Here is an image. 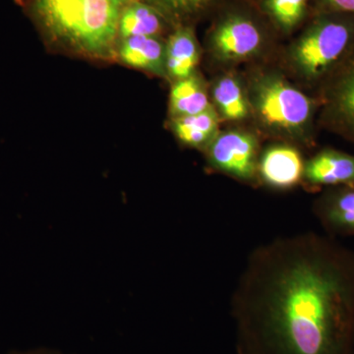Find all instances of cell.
I'll return each mask as SVG.
<instances>
[{
  "instance_id": "5",
  "label": "cell",
  "mask_w": 354,
  "mask_h": 354,
  "mask_svg": "<svg viewBox=\"0 0 354 354\" xmlns=\"http://www.w3.org/2000/svg\"><path fill=\"white\" fill-rule=\"evenodd\" d=\"M324 127L354 144V46L321 84Z\"/></svg>"
},
{
  "instance_id": "14",
  "label": "cell",
  "mask_w": 354,
  "mask_h": 354,
  "mask_svg": "<svg viewBox=\"0 0 354 354\" xmlns=\"http://www.w3.org/2000/svg\"><path fill=\"white\" fill-rule=\"evenodd\" d=\"M212 97L216 109L225 120H243L250 114L247 91L241 79L234 74L221 76L216 81Z\"/></svg>"
},
{
  "instance_id": "20",
  "label": "cell",
  "mask_w": 354,
  "mask_h": 354,
  "mask_svg": "<svg viewBox=\"0 0 354 354\" xmlns=\"http://www.w3.org/2000/svg\"><path fill=\"white\" fill-rule=\"evenodd\" d=\"M9 354H62L58 353V351H51V349L48 348H37V349H31V351H12Z\"/></svg>"
},
{
  "instance_id": "16",
  "label": "cell",
  "mask_w": 354,
  "mask_h": 354,
  "mask_svg": "<svg viewBox=\"0 0 354 354\" xmlns=\"http://www.w3.org/2000/svg\"><path fill=\"white\" fill-rule=\"evenodd\" d=\"M150 4L131 2L121 15L118 38L122 39L137 36H158L162 31V17Z\"/></svg>"
},
{
  "instance_id": "6",
  "label": "cell",
  "mask_w": 354,
  "mask_h": 354,
  "mask_svg": "<svg viewBox=\"0 0 354 354\" xmlns=\"http://www.w3.org/2000/svg\"><path fill=\"white\" fill-rule=\"evenodd\" d=\"M205 151L207 162L214 171L242 183L259 181L258 142L252 134L239 130L218 133Z\"/></svg>"
},
{
  "instance_id": "3",
  "label": "cell",
  "mask_w": 354,
  "mask_h": 354,
  "mask_svg": "<svg viewBox=\"0 0 354 354\" xmlns=\"http://www.w3.org/2000/svg\"><path fill=\"white\" fill-rule=\"evenodd\" d=\"M250 113L267 131L281 138L308 143L315 104L283 76L254 77L247 88Z\"/></svg>"
},
{
  "instance_id": "17",
  "label": "cell",
  "mask_w": 354,
  "mask_h": 354,
  "mask_svg": "<svg viewBox=\"0 0 354 354\" xmlns=\"http://www.w3.org/2000/svg\"><path fill=\"white\" fill-rule=\"evenodd\" d=\"M308 0H265L264 7L283 31H290L302 19Z\"/></svg>"
},
{
  "instance_id": "8",
  "label": "cell",
  "mask_w": 354,
  "mask_h": 354,
  "mask_svg": "<svg viewBox=\"0 0 354 354\" xmlns=\"http://www.w3.org/2000/svg\"><path fill=\"white\" fill-rule=\"evenodd\" d=\"M313 213L325 234L354 236V186L326 188L314 202Z\"/></svg>"
},
{
  "instance_id": "19",
  "label": "cell",
  "mask_w": 354,
  "mask_h": 354,
  "mask_svg": "<svg viewBox=\"0 0 354 354\" xmlns=\"http://www.w3.org/2000/svg\"><path fill=\"white\" fill-rule=\"evenodd\" d=\"M323 11L354 16V0H318Z\"/></svg>"
},
{
  "instance_id": "2",
  "label": "cell",
  "mask_w": 354,
  "mask_h": 354,
  "mask_svg": "<svg viewBox=\"0 0 354 354\" xmlns=\"http://www.w3.org/2000/svg\"><path fill=\"white\" fill-rule=\"evenodd\" d=\"M48 44L92 60L116 59L123 11L135 0H18Z\"/></svg>"
},
{
  "instance_id": "12",
  "label": "cell",
  "mask_w": 354,
  "mask_h": 354,
  "mask_svg": "<svg viewBox=\"0 0 354 354\" xmlns=\"http://www.w3.org/2000/svg\"><path fill=\"white\" fill-rule=\"evenodd\" d=\"M200 51L194 32L181 27L165 43V71L172 81L188 78L196 73Z\"/></svg>"
},
{
  "instance_id": "13",
  "label": "cell",
  "mask_w": 354,
  "mask_h": 354,
  "mask_svg": "<svg viewBox=\"0 0 354 354\" xmlns=\"http://www.w3.org/2000/svg\"><path fill=\"white\" fill-rule=\"evenodd\" d=\"M171 127L183 145L206 150L218 133V114L212 106L203 113L171 118Z\"/></svg>"
},
{
  "instance_id": "9",
  "label": "cell",
  "mask_w": 354,
  "mask_h": 354,
  "mask_svg": "<svg viewBox=\"0 0 354 354\" xmlns=\"http://www.w3.org/2000/svg\"><path fill=\"white\" fill-rule=\"evenodd\" d=\"M304 157L293 147H269L259 157L258 179L272 189H292L304 181Z\"/></svg>"
},
{
  "instance_id": "18",
  "label": "cell",
  "mask_w": 354,
  "mask_h": 354,
  "mask_svg": "<svg viewBox=\"0 0 354 354\" xmlns=\"http://www.w3.org/2000/svg\"><path fill=\"white\" fill-rule=\"evenodd\" d=\"M148 4L157 9L160 14L169 17H189L199 13L209 6L212 0H147Z\"/></svg>"
},
{
  "instance_id": "15",
  "label": "cell",
  "mask_w": 354,
  "mask_h": 354,
  "mask_svg": "<svg viewBox=\"0 0 354 354\" xmlns=\"http://www.w3.org/2000/svg\"><path fill=\"white\" fill-rule=\"evenodd\" d=\"M212 108L208 93L201 77L197 73L188 78L174 81L169 95L171 118L193 115Z\"/></svg>"
},
{
  "instance_id": "7",
  "label": "cell",
  "mask_w": 354,
  "mask_h": 354,
  "mask_svg": "<svg viewBox=\"0 0 354 354\" xmlns=\"http://www.w3.org/2000/svg\"><path fill=\"white\" fill-rule=\"evenodd\" d=\"M262 32L252 20L242 15H230L216 26L211 38L212 55L221 62L249 59L262 48Z\"/></svg>"
},
{
  "instance_id": "1",
  "label": "cell",
  "mask_w": 354,
  "mask_h": 354,
  "mask_svg": "<svg viewBox=\"0 0 354 354\" xmlns=\"http://www.w3.org/2000/svg\"><path fill=\"white\" fill-rule=\"evenodd\" d=\"M230 307L237 354H354V250L313 232L262 244Z\"/></svg>"
},
{
  "instance_id": "4",
  "label": "cell",
  "mask_w": 354,
  "mask_h": 354,
  "mask_svg": "<svg viewBox=\"0 0 354 354\" xmlns=\"http://www.w3.org/2000/svg\"><path fill=\"white\" fill-rule=\"evenodd\" d=\"M354 46V16L323 11L293 44L290 62L309 83L322 84Z\"/></svg>"
},
{
  "instance_id": "11",
  "label": "cell",
  "mask_w": 354,
  "mask_h": 354,
  "mask_svg": "<svg viewBox=\"0 0 354 354\" xmlns=\"http://www.w3.org/2000/svg\"><path fill=\"white\" fill-rule=\"evenodd\" d=\"M116 59L127 66L167 78L165 43L158 36H137L122 39Z\"/></svg>"
},
{
  "instance_id": "10",
  "label": "cell",
  "mask_w": 354,
  "mask_h": 354,
  "mask_svg": "<svg viewBox=\"0 0 354 354\" xmlns=\"http://www.w3.org/2000/svg\"><path fill=\"white\" fill-rule=\"evenodd\" d=\"M311 188L354 186V155L323 149L305 162L304 181Z\"/></svg>"
}]
</instances>
